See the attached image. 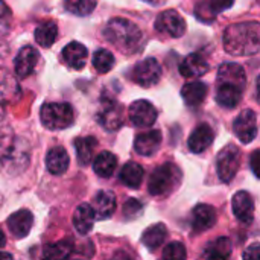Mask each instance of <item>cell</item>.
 <instances>
[{"instance_id":"6da1fadb","label":"cell","mask_w":260,"mask_h":260,"mask_svg":"<svg viewBox=\"0 0 260 260\" xmlns=\"http://www.w3.org/2000/svg\"><path fill=\"white\" fill-rule=\"evenodd\" d=\"M225 52L233 56H248L260 50V23L241 21L224 30Z\"/></svg>"},{"instance_id":"7a4b0ae2","label":"cell","mask_w":260,"mask_h":260,"mask_svg":"<svg viewBox=\"0 0 260 260\" xmlns=\"http://www.w3.org/2000/svg\"><path fill=\"white\" fill-rule=\"evenodd\" d=\"M104 37L110 44L126 55L139 52L143 44V34L140 27L131 20L122 17L111 18L107 23L104 29Z\"/></svg>"},{"instance_id":"3957f363","label":"cell","mask_w":260,"mask_h":260,"mask_svg":"<svg viewBox=\"0 0 260 260\" xmlns=\"http://www.w3.org/2000/svg\"><path fill=\"white\" fill-rule=\"evenodd\" d=\"M181 171L174 163H165L154 169L148 181V190L154 197H161L171 193L181 181Z\"/></svg>"},{"instance_id":"277c9868","label":"cell","mask_w":260,"mask_h":260,"mask_svg":"<svg viewBox=\"0 0 260 260\" xmlns=\"http://www.w3.org/2000/svg\"><path fill=\"white\" fill-rule=\"evenodd\" d=\"M40 119L41 123L50 129H66L73 125L75 122V113L70 104L66 102H47L40 110Z\"/></svg>"},{"instance_id":"5b68a950","label":"cell","mask_w":260,"mask_h":260,"mask_svg":"<svg viewBox=\"0 0 260 260\" xmlns=\"http://www.w3.org/2000/svg\"><path fill=\"white\" fill-rule=\"evenodd\" d=\"M239 165H241V151L238 146L227 145L219 151L216 157V171L224 183H229L235 178Z\"/></svg>"},{"instance_id":"8992f818","label":"cell","mask_w":260,"mask_h":260,"mask_svg":"<svg viewBox=\"0 0 260 260\" xmlns=\"http://www.w3.org/2000/svg\"><path fill=\"white\" fill-rule=\"evenodd\" d=\"M131 78L136 84L142 87L155 85L161 78V67L155 58H145L134 66Z\"/></svg>"},{"instance_id":"52a82bcc","label":"cell","mask_w":260,"mask_h":260,"mask_svg":"<svg viewBox=\"0 0 260 260\" xmlns=\"http://www.w3.org/2000/svg\"><path fill=\"white\" fill-rule=\"evenodd\" d=\"M96 117L104 129L117 131L123 123V108L114 99H104Z\"/></svg>"},{"instance_id":"ba28073f","label":"cell","mask_w":260,"mask_h":260,"mask_svg":"<svg viewBox=\"0 0 260 260\" xmlns=\"http://www.w3.org/2000/svg\"><path fill=\"white\" fill-rule=\"evenodd\" d=\"M155 29L161 34H168L169 37L180 38L186 32V21L175 9H168L158 14L155 20Z\"/></svg>"},{"instance_id":"9c48e42d","label":"cell","mask_w":260,"mask_h":260,"mask_svg":"<svg viewBox=\"0 0 260 260\" xmlns=\"http://www.w3.org/2000/svg\"><path fill=\"white\" fill-rule=\"evenodd\" d=\"M128 116H129V120L134 126L148 128V126H152L155 123L157 110L151 102L140 99V101H136L129 105Z\"/></svg>"},{"instance_id":"30bf717a","label":"cell","mask_w":260,"mask_h":260,"mask_svg":"<svg viewBox=\"0 0 260 260\" xmlns=\"http://www.w3.org/2000/svg\"><path fill=\"white\" fill-rule=\"evenodd\" d=\"M235 134L242 143H251L257 136V117L253 110H244L233 123Z\"/></svg>"},{"instance_id":"8fae6325","label":"cell","mask_w":260,"mask_h":260,"mask_svg":"<svg viewBox=\"0 0 260 260\" xmlns=\"http://www.w3.org/2000/svg\"><path fill=\"white\" fill-rule=\"evenodd\" d=\"M38 58H40V53L35 47H32V46L21 47L14 61V70H15L17 76L27 78L29 75H32L37 62H38Z\"/></svg>"},{"instance_id":"7c38bea8","label":"cell","mask_w":260,"mask_h":260,"mask_svg":"<svg viewBox=\"0 0 260 260\" xmlns=\"http://www.w3.org/2000/svg\"><path fill=\"white\" fill-rule=\"evenodd\" d=\"M32 225H34V215L26 209L15 212L8 218V229L15 239L26 238L30 233Z\"/></svg>"},{"instance_id":"4fadbf2b","label":"cell","mask_w":260,"mask_h":260,"mask_svg":"<svg viewBox=\"0 0 260 260\" xmlns=\"http://www.w3.org/2000/svg\"><path fill=\"white\" fill-rule=\"evenodd\" d=\"M232 207H233L235 216L241 222H244V224L253 222V219H254V201L248 192L241 190V192L235 193L233 201H232Z\"/></svg>"},{"instance_id":"5bb4252c","label":"cell","mask_w":260,"mask_h":260,"mask_svg":"<svg viewBox=\"0 0 260 260\" xmlns=\"http://www.w3.org/2000/svg\"><path fill=\"white\" fill-rule=\"evenodd\" d=\"M216 210L209 204H200L192 212V229L193 233H203L210 230L216 224Z\"/></svg>"},{"instance_id":"9a60e30c","label":"cell","mask_w":260,"mask_h":260,"mask_svg":"<svg viewBox=\"0 0 260 260\" xmlns=\"http://www.w3.org/2000/svg\"><path fill=\"white\" fill-rule=\"evenodd\" d=\"M161 146V133L157 129H151L146 133H142L134 140V149L139 155L151 157L154 155Z\"/></svg>"},{"instance_id":"2e32d148","label":"cell","mask_w":260,"mask_h":260,"mask_svg":"<svg viewBox=\"0 0 260 260\" xmlns=\"http://www.w3.org/2000/svg\"><path fill=\"white\" fill-rule=\"evenodd\" d=\"M213 137H215V134H213V129L210 128V125L200 123L192 131V134L187 140V146L192 152L201 154L213 143Z\"/></svg>"},{"instance_id":"e0dca14e","label":"cell","mask_w":260,"mask_h":260,"mask_svg":"<svg viewBox=\"0 0 260 260\" xmlns=\"http://www.w3.org/2000/svg\"><path fill=\"white\" fill-rule=\"evenodd\" d=\"M242 87L235 85V84H229V82H218L216 87V102L224 107V108H235L244 94Z\"/></svg>"},{"instance_id":"ac0fdd59","label":"cell","mask_w":260,"mask_h":260,"mask_svg":"<svg viewBox=\"0 0 260 260\" xmlns=\"http://www.w3.org/2000/svg\"><path fill=\"white\" fill-rule=\"evenodd\" d=\"M209 72V62L200 53L187 55L180 64V73L184 78H200Z\"/></svg>"},{"instance_id":"d6986e66","label":"cell","mask_w":260,"mask_h":260,"mask_svg":"<svg viewBox=\"0 0 260 260\" xmlns=\"http://www.w3.org/2000/svg\"><path fill=\"white\" fill-rule=\"evenodd\" d=\"M93 210L98 219H108L116 210V195L110 190H101L93 200Z\"/></svg>"},{"instance_id":"ffe728a7","label":"cell","mask_w":260,"mask_h":260,"mask_svg":"<svg viewBox=\"0 0 260 260\" xmlns=\"http://www.w3.org/2000/svg\"><path fill=\"white\" fill-rule=\"evenodd\" d=\"M94 210L90 204H81L76 207L75 213H73V225L76 229V232L82 236L88 235L93 230L94 225Z\"/></svg>"},{"instance_id":"44dd1931","label":"cell","mask_w":260,"mask_h":260,"mask_svg":"<svg viewBox=\"0 0 260 260\" xmlns=\"http://www.w3.org/2000/svg\"><path fill=\"white\" fill-rule=\"evenodd\" d=\"M62 59L69 67L81 70L84 69L87 61V47L78 41H72L62 49Z\"/></svg>"},{"instance_id":"7402d4cb","label":"cell","mask_w":260,"mask_h":260,"mask_svg":"<svg viewBox=\"0 0 260 260\" xmlns=\"http://www.w3.org/2000/svg\"><path fill=\"white\" fill-rule=\"evenodd\" d=\"M69 154L64 148L55 146L46 155V168L52 175H62L69 169Z\"/></svg>"},{"instance_id":"603a6c76","label":"cell","mask_w":260,"mask_h":260,"mask_svg":"<svg viewBox=\"0 0 260 260\" xmlns=\"http://www.w3.org/2000/svg\"><path fill=\"white\" fill-rule=\"evenodd\" d=\"M181 96L189 107H198L204 102V99L207 96V85L200 81L187 82L181 88Z\"/></svg>"},{"instance_id":"cb8c5ba5","label":"cell","mask_w":260,"mask_h":260,"mask_svg":"<svg viewBox=\"0 0 260 260\" xmlns=\"http://www.w3.org/2000/svg\"><path fill=\"white\" fill-rule=\"evenodd\" d=\"M232 241L222 236L206 245L204 257L207 260H227L232 254Z\"/></svg>"},{"instance_id":"d4e9b609","label":"cell","mask_w":260,"mask_h":260,"mask_svg":"<svg viewBox=\"0 0 260 260\" xmlns=\"http://www.w3.org/2000/svg\"><path fill=\"white\" fill-rule=\"evenodd\" d=\"M168 238V229L165 224H155L149 229H146L142 235V244L149 250V251H155L157 248H160L165 241Z\"/></svg>"},{"instance_id":"484cf974","label":"cell","mask_w":260,"mask_h":260,"mask_svg":"<svg viewBox=\"0 0 260 260\" xmlns=\"http://www.w3.org/2000/svg\"><path fill=\"white\" fill-rule=\"evenodd\" d=\"M98 148V140L91 136L87 137H78L75 140V149H76V158L79 165L85 166L93 160L94 151Z\"/></svg>"},{"instance_id":"4316f807","label":"cell","mask_w":260,"mask_h":260,"mask_svg":"<svg viewBox=\"0 0 260 260\" xmlns=\"http://www.w3.org/2000/svg\"><path fill=\"white\" fill-rule=\"evenodd\" d=\"M143 175H145V171L143 168L139 165V163H134V161H129L126 163L122 171H120V181L126 186V187H131V189H137L142 181H143Z\"/></svg>"},{"instance_id":"83f0119b","label":"cell","mask_w":260,"mask_h":260,"mask_svg":"<svg viewBox=\"0 0 260 260\" xmlns=\"http://www.w3.org/2000/svg\"><path fill=\"white\" fill-rule=\"evenodd\" d=\"M116 166H117V158L114 154L108 151H102L93 161V171L96 172V175L102 178H110L116 171Z\"/></svg>"},{"instance_id":"f1b7e54d","label":"cell","mask_w":260,"mask_h":260,"mask_svg":"<svg viewBox=\"0 0 260 260\" xmlns=\"http://www.w3.org/2000/svg\"><path fill=\"white\" fill-rule=\"evenodd\" d=\"M35 41L41 46V47H52L53 43L58 38V26L55 21H44L40 26H37L35 32H34Z\"/></svg>"},{"instance_id":"f546056e","label":"cell","mask_w":260,"mask_h":260,"mask_svg":"<svg viewBox=\"0 0 260 260\" xmlns=\"http://www.w3.org/2000/svg\"><path fill=\"white\" fill-rule=\"evenodd\" d=\"M70 254H72V244L69 241H59L44 247L43 260H67Z\"/></svg>"},{"instance_id":"4dcf8cb0","label":"cell","mask_w":260,"mask_h":260,"mask_svg":"<svg viewBox=\"0 0 260 260\" xmlns=\"http://www.w3.org/2000/svg\"><path fill=\"white\" fill-rule=\"evenodd\" d=\"M93 67L99 73H108L114 67V56L107 49H99L93 55Z\"/></svg>"},{"instance_id":"1f68e13d","label":"cell","mask_w":260,"mask_h":260,"mask_svg":"<svg viewBox=\"0 0 260 260\" xmlns=\"http://www.w3.org/2000/svg\"><path fill=\"white\" fill-rule=\"evenodd\" d=\"M64 8L79 17L90 15L96 8V0H66Z\"/></svg>"},{"instance_id":"d6a6232c","label":"cell","mask_w":260,"mask_h":260,"mask_svg":"<svg viewBox=\"0 0 260 260\" xmlns=\"http://www.w3.org/2000/svg\"><path fill=\"white\" fill-rule=\"evenodd\" d=\"M163 260H186V248L181 242H171L163 248Z\"/></svg>"},{"instance_id":"836d02e7","label":"cell","mask_w":260,"mask_h":260,"mask_svg":"<svg viewBox=\"0 0 260 260\" xmlns=\"http://www.w3.org/2000/svg\"><path fill=\"white\" fill-rule=\"evenodd\" d=\"M195 15H197V18H200L204 23H212L218 14L212 9L209 0H203L195 6Z\"/></svg>"},{"instance_id":"e575fe53","label":"cell","mask_w":260,"mask_h":260,"mask_svg":"<svg viewBox=\"0 0 260 260\" xmlns=\"http://www.w3.org/2000/svg\"><path fill=\"white\" fill-rule=\"evenodd\" d=\"M142 210H143V206H142L136 198H129V200L125 203V206H123V213H125V216H126L128 219L137 218V216L142 213Z\"/></svg>"},{"instance_id":"d590c367","label":"cell","mask_w":260,"mask_h":260,"mask_svg":"<svg viewBox=\"0 0 260 260\" xmlns=\"http://www.w3.org/2000/svg\"><path fill=\"white\" fill-rule=\"evenodd\" d=\"M244 260H260V242L251 244L248 248H245L244 254H242Z\"/></svg>"},{"instance_id":"8d00e7d4","label":"cell","mask_w":260,"mask_h":260,"mask_svg":"<svg viewBox=\"0 0 260 260\" xmlns=\"http://www.w3.org/2000/svg\"><path fill=\"white\" fill-rule=\"evenodd\" d=\"M209 3H210L212 9H213L216 14H219L221 11L230 9V8L233 6L235 0H209Z\"/></svg>"},{"instance_id":"74e56055","label":"cell","mask_w":260,"mask_h":260,"mask_svg":"<svg viewBox=\"0 0 260 260\" xmlns=\"http://www.w3.org/2000/svg\"><path fill=\"white\" fill-rule=\"evenodd\" d=\"M250 166H251V171L253 174L260 178V149L254 151L251 155H250Z\"/></svg>"},{"instance_id":"f35d334b","label":"cell","mask_w":260,"mask_h":260,"mask_svg":"<svg viewBox=\"0 0 260 260\" xmlns=\"http://www.w3.org/2000/svg\"><path fill=\"white\" fill-rule=\"evenodd\" d=\"M110 260H134L126 251H123V250H119V251H116L113 256H111V259Z\"/></svg>"},{"instance_id":"ab89813d","label":"cell","mask_w":260,"mask_h":260,"mask_svg":"<svg viewBox=\"0 0 260 260\" xmlns=\"http://www.w3.org/2000/svg\"><path fill=\"white\" fill-rule=\"evenodd\" d=\"M9 14H11L9 8L6 6V3H5L3 0H0V18H5V17H8Z\"/></svg>"},{"instance_id":"60d3db41","label":"cell","mask_w":260,"mask_h":260,"mask_svg":"<svg viewBox=\"0 0 260 260\" xmlns=\"http://www.w3.org/2000/svg\"><path fill=\"white\" fill-rule=\"evenodd\" d=\"M0 260H14L12 256L9 253H5V251H0Z\"/></svg>"},{"instance_id":"b9f144b4","label":"cell","mask_w":260,"mask_h":260,"mask_svg":"<svg viewBox=\"0 0 260 260\" xmlns=\"http://www.w3.org/2000/svg\"><path fill=\"white\" fill-rule=\"evenodd\" d=\"M256 96H257V102L260 104V75L257 78V85H256Z\"/></svg>"},{"instance_id":"7bdbcfd3","label":"cell","mask_w":260,"mask_h":260,"mask_svg":"<svg viewBox=\"0 0 260 260\" xmlns=\"http://www.w3.org/2000/svg\"><path fill=\"white\" fill-rule=\"evenodd\" d=\"M5 244H6V238H5L3 232L0 230V248H3V247H5Z\"/></svg>"},{"instance_id":"ee69618b","label":"cell","mask_w":260,"mask_h":260,"mask_svg":"<svg viewBox=\"0 0 260 260\" xmlns=\"http://www.w3.org/2000/svg\"><path fill=\"white\" fill-rule=\"evenodd\" d=\"M146 2H149V3H152V5H160V3H163V2H166V0H146Z\"/></svg>"},{"instance_id":"f6af8a7d","label":"cell","mask_w":260,"mask_h":260,"mask_svg":"<svg viewBox=\"0 0 260 260\" xmlns=\"http://www.w3.org/2000/svg\"><path fill=\"white\" fill-rule=\"evenodd\" d=\"M73 260H82V259H73Z\"/></svg>"}]
</instances>
